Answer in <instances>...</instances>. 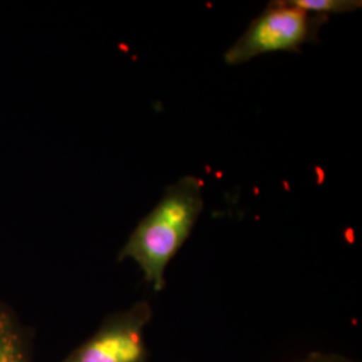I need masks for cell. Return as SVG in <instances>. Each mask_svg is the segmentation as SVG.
<instances>
[{"label":"cell","mask_w":362,"mask_h":362,"mask_svg":"<svg viewBox=\"0 0 362 362\" xmlns=\"http://www.w3.org/2000/svg\"><path fill=\"white\" fill-rule=\"evenodd\" d=\"M203 181L184 176L169 185L164 196L130 233L118 259H132L156 293L165 288V272L194 231L204 207Z\"/></svg>","instance_id":"6da1fadb"},{"label":"cell","mask_w":362,"mask_h":362,"mask_svg":"<svg viewBox=\"0 0 362 362\" xmlns=\"http://www.w3.org/2000/svg\"><path fill=\"white\" fill-rule=\"evenodd\" d=\"M327 22V15L303 11L288 0L270 1L224 52V62L240 65L269 52H300L303 45L320 40V30Z\"/></svg>","instance_id":"7a4b0ae2"},{"label":"cell","mask_w":362,"mask_h":362,"mask_svg":"<svg viewBox=\"0 0 362 362\" xmlns=\"http://www.w3.org/2000/svg\"><path fill=\"white\" fill-rule=\"evenodd\" d=\"M152 317L148 300L116 311L61 362H148L146 330Z\"/></svg>","instance_id":"3957f363"},{"label":"cell","mask_w":362,"mask_h":362,"mask_svg":"<svg viewBox=\"0 0 362 362\" xmlns=\"http://www.w3.org/2000/svg\"><path fill=\"white\" fill-rule=\"evenodd\" d=\"M0 362H33L26 327L3 303H0Z\"/></svg>","instance_id":"277c9868"},{"label":"cell","mask_w":362,"mask_h":362,"mask_svg":"<svg viewBox=\"0 0 362 362\" xmlns=\"http://www.w3.org/2000/svg\"><path fill=\"white\" fill-rule=\"evenodd\" d=\"M293 6L308 13H353L362 7L361 0H288Z\"/></svg>","instance_id":"5b68a950"},{"label":"cell","mask_w":362,"mask_h":362,"mask_svg":"<svg viewBox=\"0 0 362 362\" xmlns=\"http://www.w3.org/2000/svg\"><path fill=\"white\" fill-rule=\"evenodd\" d=\"M293 362H357L354 360L346 358L344 356L334 354V353H321V351H315L310 353L306 357H302L299 360Z\"/></svg>","instance_id":"8992f818"}]
</instances>
